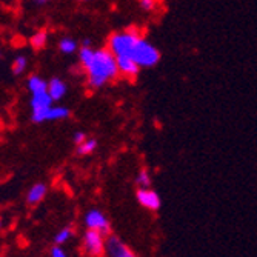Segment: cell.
<instances>
[{
	"mask_svg": "<svg viewBox=\"0 0 257 257\" xmlns=\"http://www.w3.org/2000/svg\"><path fill=\"white\" fill-rule=\"evenodd\" d=\"M77 54L89 88H103L119 77L117 60L108 48H92L89 40H83Z\"/></svg>",
	"mask_w": 257,
	"mask_h": 257,
	"instance_id": "1",
	"label": "cell"
},
{
	"mask_svg": "<svg viewBox=\"0 0 257 257\" xmlns=\"http://www.w3.org/2000/svg\"><path fill=\"white\" fill-rule=\"evenodd\" d=\"M142 36L137 28H128L123 31L112 33L108 39V50L115 57H130L137 39Z\"/></svg>",
	"mask_w": 257,
	"mask_h": 257,
	"instance_id": "2",
	"label": "cell"
},
{
	"mask_svg": "<svg viewBox=\"0 0 257 257\" xmlns=\"http://www.w3.org/2000/svg\"><path fill=\"white\" fill-rule=\"evenodd\" d=\"M130 59L137 63V66L142 68H153L159 63L160 60V51L156 46L140 36L134 45V48L130 54Z\"/></svg>",
	"mask_w": 257,
	"mask_h": 257,
	"instance_id": "3",
	"label": "cell"
},
{
	"mask_svg": "<svg viewBox=\"0 0 257 257\" xmlns=\"http://www.w3.org/2000/svg\"><path fill=\"white\" fill-rule=\"evenodd\" d=\"M106 236L94 229H85L80 237V248L86 257H105Z\"/></svg>",
	"mask_w": 257,
	"mask_h": 257,
	"instance_id": "4",
	"label": "cell"
},
{
	"mask_svg": "<svg viewBox=\"0 0 257 257\" xmlns=\"http://www.w3.org/2000/svg\"><path fill=\"white\" fill-rule=\"evenodd\" d=\"M83 225H85V229H94V231L102 232L105 236H109L112 232L111 222L100 208L88 209L83 214Z\"/></svg>",
	"mask_w": 257,
	"mask_h": 257,
	"instance_id": "5",
	"label": "cell"
},
{
	"mask_svg": "<svg viewBox=\"0 0 257 257\" xmlns=\"http://www.w3.org/2000/svg\"><path fill=\"white\" fill-rule=\"evenodd\" d=\"M105 257H139L131 246L123 242L119 236L111 234L106 236V245H105Z\"/></svg>",
	"mask_w": 257,
	"mask_h": 257,
	"instance_id": "6",
	"label": "cell"
},
{
	"mask_svg": "<svg viewBox=\"0 0 257 257\" xmlns=\"http://www.w3.org/2000/svg\"><path fill=\"white\" fill-rule=\"evenodd\" d=\"M136 200L142 208L148 209V211H153V213L159 211L162 208V199H160L159 193L154 191L153 188H137Z\"/></svg>",
	"mask_w": 257,
	"mask_h": 257,
	"instance_id": "7",
	"label": "cell"
},
{
	"mask_svg": "<svg viewBox=\"0 0 257 257\" xmlns=\"http://www.w3.org/2000/svg\"><path fill=\"white\" fill-rule=\"evenodd\" d=\"M69 115H71V111H69L68 106L63 105H51L48 109H45L39 117H36L33 120V123H45V122H59V120H66Z\"/></svg>",
	"mask_w": 257,
	"mask_h": 257,
	"instance_id": "8",
	"label": "cell"
},
{
	"mask_svg": "<svg viewBox=\"0 0 257 257\" xmlns=\"http://www.w3.org/2000/svg\"><path fill=\"white\" fill-rule=\"evenodd\" d=\"M46 194H48V185H46L45 182H36L34 185L30 186V190L27 191V197H25L27 205H30V206L40 205L45 200Z\"/></svg>",
	"mask_w": 257,
	"mask_h": 257,
	"instance_id": "9",
	"label": "cell"
},
{
	"mask_svg": "<svg viewBox=\"0 0 257 257\" xmlns=\"http://www.w3.org/2000/svg\"><path fill=\"white\" fill-rule=\"evenodd\" d=\"M68 92V85L60 77H51L48 80V94L53 99V102H60Z\"/></svg>",
	"mask_w": 257,
	"mask_h": 257,
	"instance_id": "10",
	"label": "cell"
},
{
	"mask_svg": "<svg viewBox=\"0 0 257 257\" xmlns=\"http://www.w3.org/2000/svg\"><path fill=\"white\" fill-rule=\"evenodd\" d=\"M117 60V68H119V74H122L126 79H137V74L140 71V68L137 66V63L134 60H131L130 57H115Z\"/></svg>",
	"mask_w": 257,
	"mask_h": 257,
	"instance_id": "11",
	"label": "cell"
},
{
	"mask_svg": "<svg viewBox=\"0 0 257 257\" xmlns=\"http://www.w3.org/2000/svg\"><path fill=\"white\" fill-rule=\"evenodd\" d=\"M74 234H76V229H74L71 225H65V226H62L60 229H57V232L54 234L53 242H54V245H57V246H65L66 243H69V242L73 240Z\"/></svg>",
	"mask_w": 257,
	"mask_h": 257,
	"instance_id": "12",
	"label": "cell"
},
{
	"mask_svg": "<svg viewBox=\"0 0 257 257\" xmlns=\"http://www.w3.org/2000/svg\"><path fill=\"white\" fill-rule=\"evenodd\" d=\"M27 88L30 94H37V92H45L48 91V80H45L39 74H31L27 79Z\"/></svg>",
	"mask_w": 257,
	"mask_h": 257,
	"instance_id": "13",
	"label": "cell"
},
{
	"mask_svg": "<svg viewBox=\"0 0 257 257\" xmlns=\"http://www.w3.org/2000/svg\"><path fill=\"white\" fill-rule=\"evenodd\" d=\"M57 48H59V51L62 53V54H65V56H71V54H74V53H77L79 51V43L74 40V39H71V37H62L60 40H59V43H57Z\"/></svg>",
	"mask_w": 257,
	"mask_h": 257,
	"instance_id": "14",
	"label": "cell"
},
{
	"mask_svg": "<svg viewBox=\"0 0 257 257\" xmlns=\"http://www.w3.org/2000/svg\"><path fill=\"white\" fill-rule=\"evenodd\" d=\"M46 43H48V33H46L45 30H39L30 37V45H31V48L36 51L43 50L46 46Z\"/></svg>",
	"mask_w": 257,
	"mask_h": 257,
	"instance_id": "15",
	"label": "cell"
},
{
	"mask_svg": "<svg viewBox=\"0 0 257 257\" xmlns=\"http://www.w3.org/2000/svg\"><path fill=\"white\" fill-rule=\"evenodd\" d=\"M97 139H94V137H86V140L85 142H82L80 145H77L76 147V153H77V156H82V157H85V156H89V154H92L96 150H97Z\"/></svg>",
	"mask_w": 257,
	"mask_h": 257,
	"instance_id": "16",
	"label": "cell"
},
{
	"mask_svg": "<svg viewBox=\"0 0 257 257\" xmlns=\"http://www.w3.org/2000/svg\"><path fill=\"white\" fill-rule=\"evenodd\" d=\"M136 185H137V188H151V185H153V177H151V173L147 170V168H142L136 179H134Z\"/></svg>",
	"mask_w": 257,
	"mask_h": 257,
	"instance_id": "17",
	"label": "cell"
},
{
	"mask_svg": "<svg viewBox=\"0 0 257 257\" xmlns=\"http://www.w3.org/2000/svg\"><path fill=\"white\" fill-rule=\"evenodd\" d=\"M28 68V57L27 56H17L11 63V73L14 76H22Z\"/></svg>",
	"mask_w": 257,
	"mask_h": 257,
	"instance_id": "18",
	"label": "cell"
},
{
	"mask_svg": "<svg viewBox=\"0 0 257 257\" xmlns=\"http://www.w3.org/2000/svg\"><path fill=\"white\" fill-rule=\"evenodd\" d=\"M139 5H140V8H142L144 11L151 13L157 7V0H139Z\"/></svg>",
	"mask_w": 257,
	"mask_h": 257,
	"instance_id": "19",
	"label": "cell"
},
{
	"mask_svg": "<svg viewBox=\"0 0 257 257\" xmlns=\"http://www.w3.org/2000/svg\"><path fill=\"white\" fill-rule=\"evenodd\" d=\"M50 257H69V254L66 252V249H65L63 246L54 245V246H51V249H50Z\"/></svg>",
	"mask_w": 257,
	"mask_h": 257,
	"instance_id": "20",
	"label": "cell"
},
{
	"mask_svg": "<svg viewBox=\"0 0 257 257\" xmlns=\"http://www.w3.org/2000/svg\"><path fill=\"white\" fill-rule=\"evenodd\" d=\"M86 133L85 131H76L74 134H73V144L77 147V145H80L82 142H85V140H86Z\"/></svg>",
	"mask_w": 257,
	"mask_h": 257,
	"instance_id": "21",
	"label": "cell"
},
{
	"mask_svg": "<svg viewBox=\"0 0 257 257\" xmlns=\"http://www.w3.org/2000/svg\"><path fill=\"white\" fill-rule=\"evenodd\" d=\"M33 2H34L36 5H46V4H50L51 0H33Z\"/></svg>",
	"mask_w": 257,
	"mask_h": 257,
	"instance_id": "22",
	"label": "cell"
},
{
	"mask_svg": "<svg viewBox=\"0 0 257 257\" xmlns=\"http://www.w3.org/2000/svg\"><path fill=\"white\" fill-rule=\"evenodd\" d=\"M2 229H4V219L0 217V231H2Z\"/></svg>",
	"mask_w": 257,
	"mask_h": 257,
	"instance_id": "23",
	"label": "cell"
},
{
	"mask_svg": "<svg viewBox=\"0 0 257 257\" xmlns=\"http://www.w3.org/2000/svg\"><path fill=\"white\" fill-rule=\"evenodd\" d=\"M80 2H91V0H80Z\"/></svg>",
	"mask_w": 257,
	"mask_h": 257,
	"instance_id": "24",
	"label": "cell"
},
{
	"mask_svg": "<svg viewBox=\"0 0 257 257\" xmlns=\"http://www.w3.org/2000/svg\"><path fill=\"white\" fill-rule=\"evenodd\" d=\"M0 56H2V54H0Z\"/></svg>",
	"mask_w": 257,
	"mask_h": 257,
	"instance_id": "25",
	"label": "cell"
}]
</instances>
